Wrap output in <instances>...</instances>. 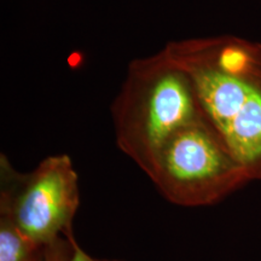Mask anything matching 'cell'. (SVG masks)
<instances>
[{
  "label": "cell",
  "mask_w": 261,
  "mask_h": 261,
  "mask_svg": "<svg viewBox=\"0 0 261 261\" xmlns=\"http://www.w3.org/2000/svg\"><path fill=\"white\" fill-rule=\"evenodd\" d=\"M165 50L249 180H261V42L226 34L173 40Z\"/></svg>",
  "instance_id": "6da1fadb"
},
{
  "label": "cell",
  "mask_w": 261,
  "mask_h": 261,
  "mask_svg": "<svg viewBox=\"0 0 261 261\" xmlns=\"http://www.w3.org/2000/svg\"><path fill=\"white\" fill-rule=\"evenodd\" d=\"M203 116L191 77L165 47L130 62L112 104L117 148L145 174L162 145Z\"/></svg>",
  "instance_id": "7a4b0ae2"
},
{
  "label": "cell",
  "mask_w": 261,
  "mask_h": 261,
  "mask_svg": "<svg viewBox=\"0 0 261 261\" xmlns=\"http://www.w3.org/2000/svg\"><path fill=\"white\" fill-rule=\"evenodd\" d=\"M146 175L166 200L181 207L215 204L250 181L205 116L178 129Z\"/></svg>",
  "instance_id": "3957f363"
},
{
  "label": "cell",
  "mask_w": 261,
  "mask_h": 261,
  "mask_svg": "<svg viewBox=\"0 0 261 261\" xmlns=\"http://www.w3.org/2000/svg\"><path fill=\"white\" fill-rule=\"evenodd\" d=\"M79 205V177L67 154L47 156L29 173L0 156V214L35 243L46 246L63 236Z\"/></svg>",
  "instance_id": "277c9868"
},
{
  "label": "cell",
  "mask_w": 261,
  "mask_h": 261,
  "mask_svg": "<svg viewBox=\"0 0 261 261\" xmlns=\"http://www.w3.org/2000/svg\"><path fill=\"white\" fill-rule=\"evenodd\" d=\"M45 246L28 238L8 215L0 214V261H41Z\"/></svg>",
  "instance_id": "5b68a950"
},
{
  "label": "cell",
  "mask_w": 261,
  "mask_h": 261,
  "mask_svg": "<svg viewBox=\"0 0 261 261\" xmlns=\"http://www.w3.org/2000/svg\"><path fill=\"white\" fill-rule=\"evenodd\" d=\"M73 252L70 236L65 231L63 236L57 237L56 240L45 246L41 261H71Z\"/></svg>",
  "instance_id": "8992f818"
},
{
  "label": "cell",
  "mask_w": 261,
  "mask_h": 261,
  "mask_svg": "<svg viewBox=\"0 0 261 261\" xmlns=\"http://www.w3.org/2000/svg\"><path fill=\"white\" fill-rule=\"evenodd\" d=\"M67 232L69 233L71 243H73L74 252H73V257H71V261H126V260H117V259H98V257L90 255V254L87 253L79 243H77L76 238H75L73 227L68 228Z\"/></svg>",
  "instance_id": "52a82bcc"
}]
</instances>
